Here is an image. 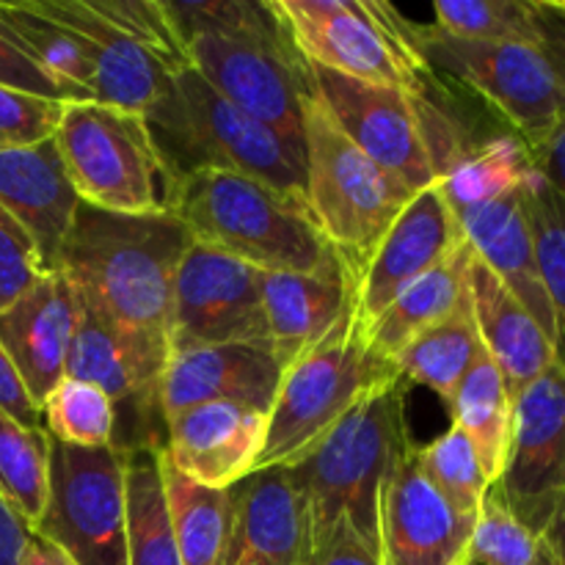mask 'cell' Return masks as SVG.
Wrapping results in <instances>:
<instances>
[{
    "mask_svg": "<svg viewBox=\"0 0 565 565\" xmlns=\"http://www.w3.org/2000/svg\"><path fill=\"white\" fill-rule=\"evenodd\" d=\"M268 436V414L237 403H202L166 419L163 458L193 483L235 489L257 472Z\"/></svg>",
    "mask_w": 565,
    "mask_h": 565,
    "instance_id": "20",
    "label": "cell"
},
{
    "mask_svg": "<svg viewBox=\"0 0 565 565\" xmlns=\"http://www.w3.org/2000/svg\"><path fill=\"white\" fill-rule=\"evenodd\" d=\"M0 86L33 94V97L53 99V103H70L64 88L17 44V39L3 28V22H0Z\"/></svg>",
    "mask_w": 565,
    "mask_h": 565,
    "instance_id": "43",
    "label": "cell"
},
{
    "mask_svg": "<svg viewBox=\"0 0 565 565\" xmlns=\"http://www.w3.org/2000/svg\"><path fill=\"white\" fill-rule=\"evenodd\" d=\"M301 132L307 207L337 257L359 279L414 191L337 127L312 86L303 97Z\"/></svg>",
    "mask_w": 565,
    "mask_h": 565,
    "instance_id": "5",
    "label": "cell"
},
{
    "mask_svg": "<svg viewBox=\"0 0 565 565\" xmlns=\"http://www.w3.org/2000/svg\"><path fill=\"white\" fill-rule=\"evenodd\" d=\"M105 22L158 53L171 66H188L185 50L160 0H86Z\"/></svg>",
    "mask_w": 565,
    "mask_h": 565,
    "instance_id": "40",
    "label": "cell"
},
{
    "mask_svg": "<svg viewBox=\"0 0 565 565\" xmlns=\"http://www.w3.org/2000/svg\"><path fill=\"white\" fill-rule=\"evenodd\" d=\"M166 340L169 356L193 348L268 340L263 270L202 243H191L174 276Z\"/></svg>",
    "mask_w": 565,
    "mask_h": 565,
    "instance_id": "13",
    "label": "cell"
},
{
    "mask_svg": "<svg viewBox=\"0 0 565 565\" xmlns=\"http://www.w3.org/2000/svg\"><path fill=\"white\" fill-rule=\"evenodd\" d=\"M434 25L456 39L539 47L533 0H439Z\"/></svg>",
    "mask_w": 565,
    "mask_h": 565,
    "instance_id": "37",
    "label": "cell"
},
{
    "mask_svg": "<svg viewBox=\"0 0 565 565\" xmlns=\"http://www.w3.org/2000/svg\"><path fill=\"white\" fill-rule=\"evenodd\" d=\"M232 522L218 565H307L312 519L292 469H259L230 489Z\"/></svg>",
    "mask_w": 565,
    "mask_h": 565,
    "instance_id": "18",
    "label": "cell"
},
{
    "mask_svg": "<svg viewBox=\"0 0 565 565\" xmlns=\"http://www.w3.org/2000/svg\"><path fill=\"white\" fill-rule=\"evenodd\" d=\"M31 533L33 530L0 497V565H25Z\"/></svg>",
    "mask_w": 565,
    "mask_h": 565,
    "instance_id": "48",
    "label": "cell"
},
{
    "mask_svg": "<svg viewBox=\"0 0 565 565\" xmlns=\"http://www.w3.org/2000/svg\"><path fill=\"white\" fill-rule=\"evenodd\" d=\"M544 539H546V544H550V550L555 552L557 565H565V494H563V500L557 502L550 524H546Z\"/></svg>",
    "mask_w": 565,
    "mask_h": 565,
    "instance_id": "50",
    "label": "cell"
},
{
    "mask_svg": "<svg viewBox=\"0 0 565 565\" xmlns=\"http://www.w3.org/2000/svg\"><path fill=\"white\" fill-rule=\"evenodd\" d=\"M0 412H6L11 419L25 425V428H44L42 408L36 406L31 392L25 390L3 345H0Z\"/></svg>",
    "mask_w": 565,
    "mask_h": 565,
    "instance_id": "46",
    "label": "cell"
},
{
    "mask_svg": "<svg viewBox=\"0 0 565 565\" xmlns=\"http://www.w3.org/2000/svg\"><path fill=\"white\" fill-rule=\"evenodd\" d=\"M472 533V519L461 516L425 478L412 441L381 491V565H469Z\"/></svg>",
    "mask_w": 565,
    "mask_h": 565,
    "instance_id": "17",
    "label": "cell"
},
{
    "mask_svg": "<svg viewBox=\"0 0 565 565\" xmlns=\"http://www.w3.org/2000/svg\"><path fill=\"white\" fill-rule=\"evenodd\" d=\"M191 243L174 213H108L81 202L55 270L103 320L166 337L174 276Z\"/></svg>",
    "mask_w": 565,
    "mask_h": 565,
    "instance_id": "1",
    "label": "cell"
},
{
    "mask_svg": "<svg viewBox=\"0 0 565 565\" xmlns=\"http://www.w3.org/2000/svg\"><path fill=\"white\" fill-rule=\"evenodd\" d=\"M171 213L193 243L265 274H323L342 263L307 199L232 171H196L177 182Z\"/></svg>",
    "mask_w": 565,
    "mask_h": 565,
    "instance_id": "2",
    "label": "cell"
},
{
    "mask_svg": "<svg viewBox=\"0 0 565 565\" xmlns=\"http://www.w3.org/2000/svg\"><path fill=\"white\" fill-rule=\"evenodd\" d=\"M392 375H397L395 367L370 353L353 326V312L348 315L281 375L257 472L301 463L370 390Z\"/></svg>",
    "mask_w": 565,
    "mask_h": 565,
    "instance_id": "7",
    "label": "cell"
},
{
    "mask_svg": "<svg viewBox=\"0 0 565 565\" xmlns=\"http://www.w3.org/2000/svg\"><path fill=\"white\" fill-rule=\"evenodd\" d=\"M456 218L475 257L522 301V307L533 315L535 323L544 329L557 351L555 312H552L539 263H535L533 232H530L522 191L463 210Z\"/></svg>",
    "mask_w": 565,
    "mask_h": 565,
    "instance_id": "24",
    "label": "cell"
},
{
    "mask_svg": "<svg viewBox=\"0 0 565 565\" xmlns=\"http://www.w3.org/2000/svg\"><path fill=\"white\" fill-rule=\"evenodd\" d=\"M469 301L480 342L516 401L546 367L557 362L555 345L522 301L475 257V252L469 259Z\"/></svg>",
    "mask_w": 565,
    "mask_h": 565,
    "instance_id": "26",
    "label": "cell"
},
{
    "mask_svg": "<svg viewBox=\"0 0 565 565\" xmlns=\"http://www.w3.org/2000/svg\"><path fill=\"white\" fill-rule=\"evenodd\" d=\"M163 491L182 565H218L230 539V491L193 483L163 458Z\"/></svg>",
    "mask_w": 565,
    "mask_h": 565,
    "instance_id": "33",
    "label": "cell"
},
{
    "mask_svg": "<svg viewBox=\"0 0 565 565\" xmlns=\"http://www.w3.org/2000/svg\"><path fill=\"white\" fill-rule=\"evenodd\" d=\"M309 81L337 127L381 169L414 193L436 185L439 177L425 141L417 94L353 81L318 66H309Z\"/></svg>",
    "mask_w": 565,
    "mask_h": 565,
    "instance_id": "14",
    "label": "cell"
},
{
    "mask_svg": "<svg viewBox=\"0 0 565 565\" xmlns=\"http://www.w3.org/2000/svg\"><path fill=\"white\" fill-rule=\"evenodd\" d=\"M530 154H533L535 171L565 199V103L557 116V125L539 147L530 149Z\"/></svg>",
    "mask_w": 565,
    "mask_h": 565,
    "instance_id": "47",
    "label": "cell"
},
{
    "mask_svg": "<svg viewBox=\"0 0 565 565\" xmlns=\"http://www.w3.org/2000/svg\"><path fill=\"white\" fill-rule=\"evenodd\" d=\"M42 423L50 439L81 450L110 447L116 436V412L110 397L99 386L66 375L42 401Z\"/></svg>",
    "mask_w": 565,
    "mask_h": 565,
    "instance_id": "36",
    "label": "cell"
},
{
    "mask_svg": "<svg viewBox=\"0 0 565 565\" xmlns=\"http://www.w3.org/2000/svg\"><path fill=\"white\" fill-rule=\"evenodd\" d=\"M491 489L519 522L544 535L565 494V364L546 367L513 401L511 450Z\"/></svg>",
    "mask_w": 565,
    "mask_h": 565,
    "instance_id": "15",
    "label": "cell"
},
{
    "mask_svg": "<svg viewBox=\"0 0 565 565\" xmlns=\"http://www.w3.org/2000/svg\"><path fill=\"white\" fill-rule=\"evenodd\" d=\"M188 66L248 116L268 125L303 160V97L309 64L281 33H193L182 39Z\"/></svg>",
    "mask_w": 565,
    "mask_h": 565,
    "instance_id": "10",
    "label": "cell"
},
{
    "mask_svg": "<svg viewBox=\"0 0 565 565\" xmlns=\"http://www.w3.org/2000/svg\"><path fill=\"white\" fill-rule=\"evenodd\" d=\"M535 174L530 147L513 132H497L463 152L436 182L452 213L522 191Z\"/></svg>",
    "mask_w": 565,
    "mask_h": 565,
    "instance_id": "30",
    "label": "cell"
},
{
    "mask_svg": "<svg viewBox=\"0 0 565 565\" xmlns=\"http://www.w3.org/2000/svg\"><path fill=\"white\" fill-rule=\"evenodd\" d=\"M307 565H381V550L362 539L351 524H337L312 546Z\"/></svg>",
    "mask_w": 565,
    "mask_h": 565,
    "instance_id": "44",
    "label": "cell"
},
{
    "mask_svg": "<svg viewBox=\"0 0 565 565\" xmlns=\"http://www.w3.org/2000/svg\"><path fill=\"white\" fill-rule=\"evenodd\" d=\"M469 259H472V248L463 241V246L452 252L445 263L408 285L362 334L370 353L381 362L392 364V359L408 342L450 318L469 296Z\"/></svg>",
    "mask_w": 565,
    "mask_h": 565,
    "instance_id": "27",
    "label": "cell"
},
{
    "mask_svg": "<svg viewBox=\"0 0 565 565\" xmlns=\"http://www.w3.org/2000/svg\"><path fill=\"white\" fill-rule=\"evenodd\" d=\"M77 199L108 213H171L177 177L143 114L99 103H64L53 132Z\"/></svg>",
    "mask_w": 565,
    "mask_h": 565,
    "instance_id": "6",
    "label": "cell"
},
{
    "mask_svg": "<svg viewBox=\"0 0 565 565\" xmlns=\"http://www.w3.org/2000/svg\"><path fill=\"white\" fill-rule=\"evenodd\" d=\"M61 110H64V103L0 86V147L50 138L58 127Z\"/></svg>",
    "mask_w": 565,
    "mask_h": 565,
    "instance_id": "41",
    "label": "cell"
},
{
    "mask_svg": "<svg viewBox=\"0 0 565 565\" xmlns=\"http://www.w3.org/2000/svg\"><path fill=\"white\" fill-rule=\"evenodd\" d=\"M0 207L31 237L44 270H55L81 199L53 136L0 147Z\"/></svg>",
    "mask_w": 565,
    "mask_h": 565,
    "instance_id": "23",
    "label": "cell"
},
{
    "mask_svg": "<svg viewBox=\"0 0 565 565\" xmlns=\"http://www.w3.org/2000/svg\"><path fill=\"white\" fill-rule=\"evenodd\" d=\"M50 447L47 430L25 428L0 412V497L31 530L47 505Z\"/></svg>",
    "mask_w": 565,
    "mask_h": 565,
    "instance_id": "34",
    "label": "cell"
},
{
    "mask_svg": "<svg viewBox=\"0 0 565 565\" xmlns=\"http://www.w3.org/2000/svg\"><path fill=\"white\" fill-rule=\"evenodd\" d=\"M25 565H75L58 546H53L50 541H44L42 535L31 533L25 552Z\"/></svg>",
    "mask_w": 565,
    "mask_h": 565,
    "instance_id": "49",
    "label": "cell"
},
{
    "mask_svg": "<svg viewBox=\"0 0 565 565\" xmlns=\"http://www.w3.org/2000/svg\"><path fill=\"white\" fill-rule=\"evenodd\" d=\"M417 461L425 478L436 486V491L461 516L478 522L480 508H483L491 483L486 480V472L480 467V458L469 436L452 423L430 445L417 447Z\"/></svg>",
    "mask_w": 565,
    "mask_h": 565,
    "instance_id": "38",
    "label": "cell"
},
{
    "mask_svg": "<svg viewBox=\"0 0 565 565\" xmlns=\"http://www.w3.org/2000/svg\"><path fill=\"white\" fill-rule=\"evenodd\" d=\"M44 274L31 237L0 207V312Z\"/></svg>",
    "mask_w": 565,
    "mask_h": 565,
    "instance_id": "42",
    "label": "cell"
},
{
    "mask_svg": "<svg viewBox=\"0 0 565 565\" xmlns=\"http://www.w3.org/2000/svg\"><path fill=\"white\" fill-rule=\"evenodd\" d=\"M285 362L268 340L193 348L169 356L160 379L163 419L202 403H237L268 414L279 392Z\"/></svg>",
    "mask_w": 565,
    "mask_h": 565,
    "instance_id": "19",
    "label": "cell"
},
{
    "mask_svg": "<svg viewBox=\"0 0 565 565\" xmlns=\"http://www.w3.org/2000/svg\"><path fill=\"white\" fill-rule=\"evenodd\" d=\"M452 423L469 436L491 486L502 478L513 430V397L489 353L472 364L450 403Z\"/></svg>",
    "mask_w": 565,
    "mask_h": 565,
    "instance_id": "29",
    "label": "cell"
},
{
    "mask_svg": "<svg viewBox=\"0 0 565 565\" xmlns=\"http://www.w3.org/2000/svg\"><path fill=\"white\" fill-rule=\"evenodd\" d=\"M408 39L428 70L483 99L513 136L539 147L561 116L565 92L539 47L456 39L430 25H408Z\"/></svg>",
    "mask_w": 565,
    "mask_h": 565,
    "instance_id": "9",
    "label": "cell"
},
{
    "mask_svg": "<svg viewBox=\"0 0 565 565\" xmlns=\"http://www.w3.org/2000/svg\"><path fill=\"white\" fill-rule=\"evenodd\" d=\"M81 315V298L61 270H44L0 312V345L39 408L66 375Z\"/></svg>",
    "mask_w": 565,
    "mask_h": 565,
    "instance_id": "21",
    "label": "cell"
},
{
    "mask_svg": "<svg viewBox=\"0 0 565 565\" xmlns=\"http://www.w3.org/2000/svg\"><path fill=\"white\" fill-rule=\"evenodd\" d=\"M127 452L53 439L50 494L33 533L75 565H127Z\"/></svg>",
    "mask_w": 565,
    "mask_h": 565,
    "instance_id": "11",
    "label": "cell"
},
{
    "mask_svg": "<svg viewBox=\"0 0 565 565\" xmlns=\"http://www.w3.org/2000/svg\"><path fill=\"white\" fill-rule=\"evenodd\" d=\"M143 119L177 180L196 171H232L303 196V160L191 66L169 77Z\"/></svg>",
    "mask_w": 565,
    "mask_h": 565,
    "instance_id": "4",
    "label": "cell"
},
{
    "mask_svg": "<svg viewBox=\"0 0 565 565\" xmlns=\"http://www.w3.org/2000/svg\"><path fill=\"white\" fill-rule=\"evenodd\" d=\"M169 364V340L143 331H127L83 307L66 379L99 386L116 412L114 447L121 452L166 445L160 408V379Z\"/></svg>",
    "mask_w": 565,
    "mask_h": 565,
    "instance_id": "12",
    "label": "cell"
},
{
    "mask_svg": "<svg viewBox=\"0 0 565 565\" xmlns=\"http://www.w3.org/2000/svg\"><path fill=\"white\" fill-rule=\"evenodd\" d=\"M535 263L557 323V362L565 364V199L535 171L522 188Z\"/></svg>",
    "mask_w": 565,
    "mask_h": 565,
    "instance_id": "35",
    "label": "cell"
},
{
    "mask_svg": "<svg viewBox=\"0 0 565 565\" xmlns=\"http://www.w3.org/2000/svg\"><path fill=\"white\" fill-rule=\"evenodd\" d=\"M309 66L419 94L430 83L408 39L412 22L379 0H270Z\"/></svg>",
    "mask_w": 565,
    "mask_h": 565,
    "instance_id": "8",
    "label": "cell"
},
{
    "mask_svg": "<svg viewBox=\"0 0 565 565\" xmlns=\"http://www.w3.org/2000/svg\"><path fill=\"white\" fill-rule=\"evenodd\" d=\"M406 392V379H386L301 463L290 467L307 497L312 546L337 524H351L362 539L379 546L381 491L401 452L412 445Z\"/></svg>",
    "mask_w": 565,
    "mask_h": 565,
    "instance_id": "3",
    "label": "cell"
},
{
    "mask_svg": "<svg viewBox=\"0 0 565 565\" xmlns=\"http://www.w3.org/2000/svg\"><path fill=\"white\" fill-rule=\"evenodd\" d=\"M44 14L58 20L81 39L83 55L92 66L94 103L143 114L163 94L177 66L160 58L119 28L105 22L86 0H33Z\"/></svg>",
    "mask_w": 565,
    "mask_h": 565,
    "instance_id": "22",
    "label": "cell"
},
{
    "mask_svg": "<svg viewBox=\"0 0 565 565\" xmlns=\"http://www.w3.org/2000/svg\"><path fill=\"white\" fill-rule=\"evenodd\" d=\"M469 565H557L546 539L519 522L494 489L486 494L475 522Z\"/></svg>",
    "mask_w": 565,
    "mask_h": 565,
    "instance_id": "39",
    "label": "cell"
},
{
    "mask_svg": "<svg viewBox=\"0 0 565 565\" xmlns=\"http://www.w3.org/2000/svg\"><path fill=\"white\" fill-rule=\"evenodd\" d=\"M539 50L565 92V0H533Z\"/></svg>",
    "mask_w": 565,
    "mask_h": 565,
    "instance_id": "45",
    "label": "cell"
},
{
    "mask_svg": "<svg viewBox=\"0 0 565 565\" xmlns=\"http://www.w3.org/2000/svg\"><path fill=\"white\" fill-rule=\"evenodd\" d=\"M461 246V224L439 185L414 193L356 279L353 326L359 334H364L408 285L445 263Z\"/></svg>",
    "mask_w": 565,
    "mask_h": 565,
    "instance_id": "16",
    "label": "cell"
},
{
    "mask_svg": "<svg viewBox=\"0 0 565 565\" xmlns=\"http://www.w3.org/2000/svg\"><path fill=\"white\" fill-rule=\"evenodd\" d=\"M0 22L22 50L64 88L70 103H94V77L75 31L44 14L36 3H3Z\"/></svg>",
    "mask_w": 565,
    "mask_h": 565,
    "instance_id": "32",
    "label": "cell"
},
{
    "mask_svg": "<svg viewBox=\"0 0 565 565\" xmlns=\"http://www.w3.org/2000/svg\"><path fill=\"white\" fill-rule=\"evenodd\" d=\"M127 565H182L163 491V447L127 452Z\"/></svg>",
    "mask_w": 565,
    "mask_h": 565,
    "instance_id": "31",
    "label": "cell"
},
{
    "mask_svg": "<svg viewBox=\"0 0 565 565\" xmlns=\"http://www.w3.org/2000/svg\"><path fill=\"white\" fill-rule=\"evenodd\" d=\"M356 279L345 265L323 274H265L263 312L268 340L290 367L353 312Z\"/></svg>",
    "mask_w": 565,
    "mask_h": 565,
    "instance_id": "25",
    "label": "cell"
},
{
    "mask_svg": "<svg viewBox=\"0 0 565 565\" xmlns=\"http://www.w3.org/2000/svg\"><path fill=\"white\" fill-rule=\"evenodd\" d=\"M483 351L486 348L480 342L478 323H475L472 301L467 296V301L450 318H445L434 329L423 331L417 340L408 342L392 359V367L408 384L428 386L450 408L463 375L483 356Z\"/></svg>",
    "mask_w": 565,
    "mask_h": 565,
    "instance_id": "28",
    "label": "cell"
}]
</instances>
